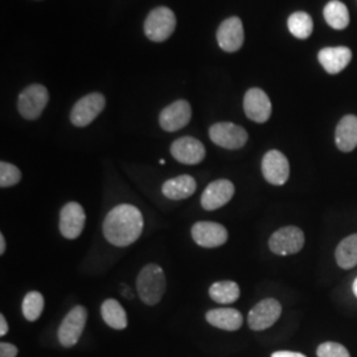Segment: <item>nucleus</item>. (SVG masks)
Masks as SVG:
<instances>
[{
    "instance_id": "f257e3e1",
    "label": "nucleus",
    "mask_w": 357,
    "mask_h": 357,
    "mask_svg": "<svg viewBox=\"0 0 357 357\" xmlns=\"http://www.w3.org/2000/svg\"><path fill=\"white\" fill-rule=\"evenodd\" d=\"M143 227V215L137 206L116 205L103 221V234L112 245L125 248L141 237Z\"/></svg>"
},
{
    "instance_id": "f03ea898",
    "label": "nucleus",
    "mask_w": 357,
    "mask_h": 357,
    "mask_svg": "<svg viewBox=\"0 0 357 357\" xmlns=\"http://www.w3.org/2000/svg\"><path fill=\"white\" fill-rule=\"evenodd\" d=\"M137 290L143 303L158 305L166 293V275L156 264H149L142 268L137 278Z\"/></svg>"
},
{
    "instance_id": "7ed1b4c3",
    "label": "nucleus",
    "mask_w": 357,
    "mask_h": 357,
    "mask_svg": "<svg viewBox=\"0 0 357 357\" xmlns=\"http://www.w3.org/2000/svg\"><path fill=\"white\" fill-rule=\"evenodd\" d=\"M176 28V17L172 10L158 7L149 13L144 22L146 36L155 43L166 41Z\"/></svg>"
},
{
    "instance_id": "20e7f679",
    "label": "nucleus",
    "mask_w": 357,
    "mask_h": 357,
    "mask_svg": "<svg viewBox=\"0 0 357 357\" xmlns=\"http://www.w3.org/2000/svg\"><path fill=\"white\" fill-rule=\"evenodd\" d=\"M86 320H88V310L85 307L76 306L72 308L66 314L57 331L60 344L65 348L75 347L78 343L79 337L82 336V332L86 326Z\"/></svg>"
},
{
    "instance_id": "39448f33",
    "label": "nucleus",
    "mask_w": 357,
    "mask_h": 357,
    "mask_svg": "<svg viewBox=\"0 0 357 357\" xmlns=\"http://www.w3.org/2000/svg\"><path fill=\"white\" fill-rule=\"evenodd\" d=\"M50 101V94L45 86L35 84L23 90L17 100V110L28 121L38 119Z\"/></svg>"
},
{
    "instance_id": "423d86ee",
    "label": "nucleus",
    "mask_w": 357,
    "mask_h": 357,
    "mask_svg": "<svg viewBox=\"0 0 357 357\" xmlns=\"http://www.w3.org/2000/svg\"><path fill=\"white\" fill-rule=\"evenodd\" d=\"M305 234L298 227H284L274 231L268 240V248L274 255H295L303 249Z\"/></svg>"
},
{
    "instance_id": "0eeeda50",
    "label": "nucleus",
    "mask_w": 357,
    "mask_h": 357,
    "mask_svg": "<svg viewBox=\"0 0 357 357\" xmlns=\"http://www.w3.org/2000/svg\"><path fill=\"white\" fill-rule=\"evenodd\" d=\"M106 100L101 93H91L77 101L70 112V122L76 128H86L102 113Z\"/></svg>"
},
{
    "instance_id": "6e6552de",
    "label": "nucleus",
    "mask_w": 357,
    "mask_h": 357,
    "mask_svg": "<svg viewBox=\"0 0 357 357\" xmlns=\"http://www.w3.org/2000/svg\"><path fill=\"white\" fill-rule=\"evenodd\" d=\"M209 138L217 146L227 150H238L246 144L249 135L245 128L230 122L215 123L209 128Z\"/></svg>"
},
{
    "instance_id": "1a4fd4ad",
    "label": "nucleus",
    "mask_w": 357,
    "mask_h": 357,
    "mask_svg": "<svg viewBox=\"0 0 357 357\" xmlns=\"http://www.w3.org/2000/svg\"><path fill=\"white\" fill-rule=\"evenodd\" d=\"M281 315V303L274 298H268L257 303L250 310L248 315V324L253 331H264L275 324Z\"/></svg>"
},
{
    "instance_id": "9d476101",
    "label": "nucleus",
    "mask_w": 357,
    "mask_h": 357,
    "mask_svg": "<svg viewBox=\"0 0 357 357\" xmlns=\"http://www.w3.org/2000/svg\"><path fill=\"white\" fill-rule=\"evenodd\" d=\"M192 238L202 248H218L228 241V230L218 222L199 221L192 227Z\"/></svg>"
},
{
    "instance_id": "9b49d317",
    "label": "nucleus",
    "mask_w": 357,
    "mask_h": 357,
    "mask_svg": "<svg viewBox=\"0 0 357 357\" xmlns=\"http://www.w3.org/2000/svg\"><path fill=\"white\" fill-rule=\"evenodd\" d=\"M86 222V215L81 205L69 202L60 212V231L68 240H76L82 233Z\"/></svg>"
},
{
    "instance_id": "f8f14e48",
    "label": "nucleus",
    "mask_w": 357,
    "mask_h": 357,
    "mask_svg": "<svg viewBox=\"0 0 357 357\" xmlns=\"http://www.w3.org/2000/svg\"><path fill=\"white\" fill-rule=\"evenodd\" d=\"M262 174L273 185H283L290 176L287 158L278 150H270L262 159Z\"/></svg>"
},
{
    "instance_id": "ddd939ff",
    "label": "nucleus",
    "mask_w": 357,
    "mask_h": 357,
    "mask_svg": "<svg viewBox=\"0 0 357 357\" xmlns=\"http://www.w3.org/2000/svg\"><path fill=\"white\" fill-rule=\"evenodd\" d=\"M191 105L178 100L165 107L159 116V123L168 132H175L180 128H185L191 121Z\"/></svg>"
},
{
    "instance_id": "4468645a",
    "label": "nucleus",
    "mask_w": 357,
    "mask_h": 357,
    "mask_svg": "<svg viewBox=\"0 0 357 357\" xmlns=\"http://www.w3.org/2000/svg\"><path fill=\"white\" fill-rule=\"evenodd\" d=\"M171 153L175 158V160L180 163L195 166L204 160L205 147L204 144L196 138L183 137L171 144Z\"/></svg>"
},
{
    "instance_id": "2eb2a0df",
    "label": "nucleus",
    "mask_w": 357,
    "mask_h": 357,
    "mask_svg": "<svg viewBox=\"0 0 357 357\" xmlns=\"http://www.w3.org/2000/svg\"><path fill=\"white\" fill-rule=\"evenodd\" d=\"M243 110L245 114L257 123H265L271 115V102L268 94L262 89L253 88L248 90L243 98Z\"/></svg>"
},
{
    "instance_id": "dca6fc26",
    "label": "nucleus",
    "mask_w": 357,
    "mask_h": 357,
    "mask_svg": "<svg viewBox=\"0 0 357 357\" xmlns=\"http://www.w3.org/2000/svg\"><path fill=\"white\" fill-rule=\"evenodd\" d=\"M234 195V185L230 180H215L205 188L202 195V205L205 211H216L228 204Z\"/></svg>"
},
{
    "instance_id": "f3484780",
    "label": "nucleus",
    "mask_w": 357,
    "mask_h": 357,
    "mask_svg": "<svg viewBox=\"0 0 357 357\" xmlns=\"http://www.w3.org/2000/svg\"><path fill=\"white\" fill-rule=\"evenodd\" d=\"M217 41L222 51L237 52L243 44V26L240 17H229L221 23L217 31Z\"/></svg>"
},
{
    "instance_id": "a211bd4d",
    "label": "nucleus",
    "mask_w": 357,
    "mask_h": 357,
    "mask_svg": "<svg viewBox=\"0 0 357 357\" xmlns=\"http://www.w3.org/2000/svg\"><path fill=\"white\" fill-rule=\"evenodd\" d=\"M319 63L330 75H337L344 70L352 59V52L345 47L324 48L318 54Z\"/></svg>"
},
{
    "instance_id": "6ab92c4d",
    "label": "nucleus",
    "mask_w": 357,
    "mask_h": 357,
    "mask_svg": "<svg viewBox=\"0 0 357 357\" xmlns=\"http://www.w3.org/2000/svg\"><path fill=\"white\" fill-rule=\"evenodd\" d=\"M205 319L213 327L224 331H237L243 327V314L236 308H213L205 315Z\"/></svg>"
},
{
    "instance_id": "aec40b11",
    "label": "nucleus",
    "mask_w": 357,
    "mask_h": 357,
    "mask_svg": "<svg viewBox=\"0 0 357 357\" xmlns=\"http://www.w3.org/2000/svg\"><path fill=\"white\" fill-rule=\"evenodd\" d=\"M335 142L340 151L351 153L357 147V116L345 115L335 131Z\"/></svg>"
},
{
    "instance_id": "412c9836",
    "label": "nucleus",
    "mask_w": 357,
    "mask_h": 357,
    "mask_svg": "<svg viewBox=\"0 0 357 357\" xmlns=\"http://www.w3.org/2000/svg\"><path fill=\"white\" fill-rule=\"evenodd\" d=\"M196 180L190 175H180L165 181L162 192L169 200H184L196 192Z\"/></svg>"
},
{
    "instance_id": "4be33fe9",
    "label": "nucleus",
    "mask_w": 357,
    "mask_h": 357,
    "mask_svg": "<svg viewBox=\"0 0 357 357\" xmlns=\"http://www.w3.org/2000/svg\"><path fill=\"white\" fill-rule=\"evenodd\" d=\"M101 315L105 323L114 330H125L128 327V314L116 299H106L101 306Z\"/></svg>"
},
{
    "instance_id": "5701e85b",
    "label": "nucleus",
    "mask_w": 357,
    "mask_h": 357,
    "mask_svg": "<svg viewBox=\"0 0 357 357\" xmlns=\"http://www.w3.org/2000/svg\"><path fill=\"white\" fill-rule=\"evenodd\" d=\"M335 258L337 265L342 268H355L357 265V233L345 237L342 243L337 245Z\"/></svg>"
},
{
    "instance_id": "b1692460",
    "label": "nucleus",
    "mask_w": 357,
    "mask_h": 357,
    "mask_svg": "<svg viewBox=\"0 0 357 357\" xmlns=\"http://www.w3.org/2000/svg\"><path fill=\"white\" fill-rule=\"evenodd\" d=\"M240 286L236 282H216L209 287V296L220 305L234 303L240 298Z\"/></svg>"
},
{
    "instance_id": "393cba45",
    "label": "nucleus",
    "mask_w": 357,
    "mask_h": 357,
    "mask_svg": "<svg viewBox=\"0 0 357 357\" xmlns=\"http://www.w3.org/2000/svg\"><path fill=\"white\" fill-rule=\"evenodd\" d=\"M324 19L333 29H344L349 24V13L344 4L339 0H331L324 7Z\"/></svg>"
},
{
    "instance_id": "a878e982",
    "label": "nucleus",
    "mask_w": 357,
    "mask_h": 357,
    "mask_svg": "<svg viewBox=\"0 0 357 357\" xmlns=\"http://www.w3.org/2000/svg\"><path fill=\"white\" fill-rule=\"evenodd\" d=\"M287 26L294 36L301 40L310 38L314 29L311 16L306 13H294L287 22Z\"/></svg>"
},
{
    "instance_id": "bb28decb",
    "label": "nucleus",
    "mask_w": 357,
    "mask_h": 357,
    "mask_svg": "<svg viewBox=\"0 0 357 357\" xmlns=\"http://www.w3.org/2000/svg\"><path fill=\"white\" fill-rule=\"evenodd\" d=\"M23 315L29 321H36L44 310V296L38 291H29L23 299Z\"/></svg>"
},
{
    "instance_id": "cd10ccee",
    "label": "nucleus",
    "mask_w": 357,
    "mask_h": 357,
    "mask_svg": "<svg viewBox=\"0 0 357 357\" xmlns=\"http://www.w3.org/2000/svg\"><path fill=\"white\" fill-rule=\"evenodd\" d=\"M22 180V172L16 166L7 162L0 163V187L10 188Z\"/></svg>"
},
{
    "instance_id": "c85d7f7f",
    "label": "nucleus",
    "mask_w": 357,
    "mask_h": 357,
    "mask_svg": "<svg viewBox=\"0 0 357 357\" xmlns=\"http://www.w3.org/2000/svg\"><path fill=\"white\" fill-rule=\"evenodd\" d=\"M317 355L318 357H351L344 345L335 343V342H327L320 344L318 347Z\"/></svg>"
},
{
    "instance_id": "c756f323",
    "label": "nucleus",
    "mask_w": 357,
    "mask_h": 357,
    "mask_svg": "<svg viewBox=\"0 0 357 357\" xmlns=\"http://www.w3.org/2000/svg\"><path fill=\"white\" fill-rule=\"evenodd\" d=\"M17 354H19V349L15 345L6 342L0 343V357H16Z\"/></svg>"
},
{
    "instance_id": "7c9ffc66",
    "label": "nucleus",
    "mask_w": 357,
    "mask_h": 357,
    "mask_svg": "<svg viewBox=\"0 0 357 357\" xmlns=\"http://www.w3.org/2000/svg\"><path fill=\"white\" fill-rule=\"evenodd\" d=\"M271 357H307L303 354L299 352H291V351H277L274 352Z\"/></svg>"
},
{
    "instance_id": "2f4dec72",
    "label": "nucleus",
    "mask_w": 357,
    "mask_h": 357,
    "mask_svg": "<svg viewBox=\"0 0 357 357\" xmlns=\"http://www.w3.org/2000/svg\"><path fill=\"white\" fill-rule=\"evenodd\" d=\"M8 333V323L4 315H0V336H6Z\"/></svg>"
},
{
    "instance_id": "473e14b6",
    "label": "nucleus",
    "mask_w": 357,
    "mask_h": 357,
    "mask_svg": "<svg viewBox=\"0 0 357 357\" xmlns=\"http://www.w3.org/2000/svg\"><path fill=\"white\" fill-rule=\"evenodd\" d=\"M121 293L123 294L128 299H131V298H134V294L131 293L130 290H128V286H121Z\"/></svg>"
},
{
    "instance_id": "72a5a7b5",
    "label": "nucleus",
    "mask_w": 357,
    "mask_h": 357,
    "mask_svg": "<svg viewBox=\"0 0 357 357\" xmlns=\"http://www.w3.org/2000/svg\"><path fill=\"white\" fill-rule=\"evenodd\" d=\"M6 253V238L4 234H0V255Z\"/></svg>"
},
{
    "instance_id": "f704fd0d",
    "label": "nucleus",
    "mask_w": 357,
    "mask_h": 357,
    "mask_svg": "<svg viewBox=\"0 0 357 357\" xmlns=\"http://www.w3.org/2000/svg\"><path fill=\"white\" fill-rule=\"evenodd\" d=\"M352 290H354V294H355V295H356V298H357V277H356V280H355V281H354V284H352Z\"/></svg>"
}]
</instances>
